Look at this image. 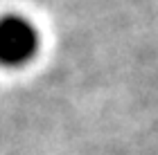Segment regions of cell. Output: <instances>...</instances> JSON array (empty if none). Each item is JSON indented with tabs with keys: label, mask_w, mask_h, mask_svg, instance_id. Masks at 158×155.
<instances>
[{
	"label": "cell",
	"mask_w": 158,
	"mask_h": 155,
	"mask_svg": "<svg viewBox=\"0 0 158 155\" xmlns=\"http://www.w3.org/2000/svg\"><path fill=\"white\" fill-rule=\"evenodd\" d=\"M39 34L23 16L0 18V68H20L34 59Z\"/></svg>",
	"instance_id": "cell-1"
}]
</instances>
